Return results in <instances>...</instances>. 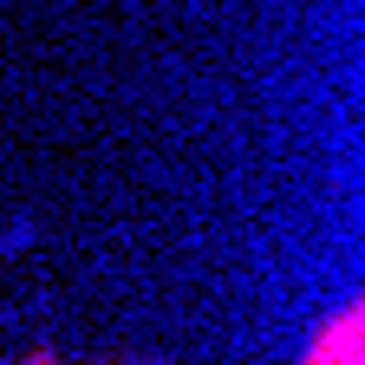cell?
<instances>
[{
  "label": "cell",
  "mask_w": 365,
  "mask_h": 365,
  "mask_svg": "<svg viewBox=\"0 0 365 365\" xmlns=\"http://www.w3.org/2000/svg\"><path fill=\"white\" fill-rule=\"evenodd\" d=\"M300 359H313V365H327V359L352 365V359H365V307L346 300L333 319H319V327L307 333V352H300Z\"/></svg>",
  "instance_id": "cell-1"
}]
</instances>
